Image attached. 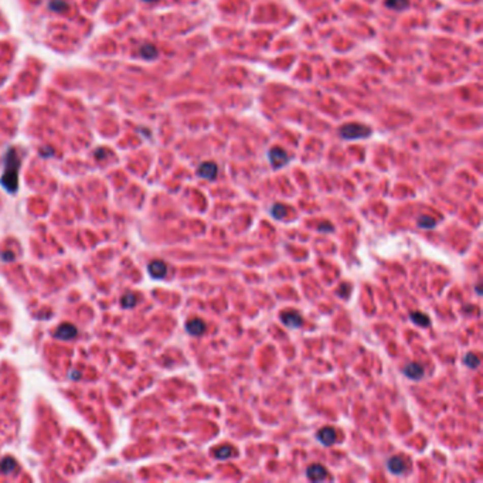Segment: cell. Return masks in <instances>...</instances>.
I'll use <instances>...</instances> for the list:
<instances>
[{"instance_id": "cell-1", "label": "cell", "mask_w": 483, "mask_h": 483, "mask_svg": "<svg viewBox=\"0 0 483 483\" xmlns=\"http://www.w3.org/2000/svg\"><path fill=\"white\" fill-rule=\"evenodd\" d=\"M21 160L16 147H9L5 155V172L0 177V185L9 193H16L19 187V170Z\"/></svg>"}, {"instance_id": "cell-2", "label": "cell", "mask_w": 483, "mask_h": 483, "mask_svg": "<svg viewBox=\"0 0 483 483\" xmlns=\"http://www.w3.org/2000/svg\"><path fill=\"white\" fill-rule=\"evenodd\" d=\"M371 135V129L361 124H346L340 128V136L347 140L366 139Z\"/></svg>"}, {"instance_id": "cell-3", "label": "cell", "mask_w": 483, "mask_h": 483, "mask_svg": "<svg viewBox=\"0 0 483 483\" xmlns=\"http://www.w3.org/2000/svg\"><path fill=\"white\" fill-rule=\"evenodd\" d=\"M268 159H269V163H271L274 169H279V167H284V166L288 165L289 156H288V153L285 152L284 149L272 147L268 152Z\"/></svg>"}, {"instance_id": "cell-4", "label": "cell", "mask_w": 483, "mask_h": 483, "mask_svg": "<svg viewBox=\"0 0 483 483\" xmlns=\"http://www.w3.org/2000/svg\"><path fill=\"white\" fill-rule=\"evenodd\" d=\"M281 322H282L285 326L291 327V329H299V327H302L304 319H302V316L299 315L298 312L291 311L284 312V313L281 315Z\"/></svg>"}, {"instance_id": "cell-5", "label": "cell", "mask_w": 483, "mask_h": 483, "mask_svg": "<svg viewBox=\"0 0 483 483\" xmlns=\"http://www.w3.org/2000/svg\"><path fill=\"white\" fill-rule=\"evenodd\" d=\"M217 173H219V167L213 162H204L197 169V174L201 179L205 180H214L217 177Z\"/></svg>"}, {"instance_id": "cell-6", "label": "cell", "mask_w": 483, "mask_h": 483, "mask_svg": "<svg viewBox=\"0 0 483 483\" xmlns=\"http://www.w3.org/2000/svg\"><path fill=\"white\" fill-rule=\"evenodd\" d=\"M306 476L312 482H322L327 477V470L324 469L322 465H311L308 469H306Z\"/></svg>"}, {"instance_id": "cell-7", "label": "cell", "mask_w": 483, "mask_h": 483, "mask_svg": "<svg viewBox=\"0 0 483 483\" xmlns=\"http://www.w3.org/2000/svg\"><path fill=\"white\" fill-rule=\"evenodd\" d=\"M403 373L405 374V377H408L410 380L418 381L424 377V367L419 363H410L404 367Z\"/></svg>"}, {"instance_id": "cell-8", "label": "cell", "mask_w": 483, "mask_h": 483, "mask_svg": "<svg viewBox=\"0 0 483 483\" xmlns=\"http://www.w3.org/2000/svg\"><path fill=\"white\" fill-rule=\"evenodd\" d=\"M147 271L150 274V277L155 279H163L167 274V266L163 261H152L149 266H147Z\"/></svg>"}, {"instance_id": "cell-9", "label": "cell", "mask_w": 483, "mask_h": 483, "mask_svg": "<svg viewBox=\"0 0 483 483\" xmlns=\"http://www.w3.org/2000/svg\"><path fill=\"white\" fill-rule=\"evenodd\" d=\"M77 336V327L71 323H63L55 330V338L60 340H70Z\"/></svg>"}, {"instance_id": "cell-10", "label": "cell", "mask_w": 483, "mask_h": 483, "mask_svg": "<svg viewBox=\"0 0 483 483\" xmlns=\"http://www.w3.org/2000/svg\"><path fill=\"white\" fill-rule=\"evenodd\" d=\"M316 438L323 446H331L335 443V441H336V432H335L333 428H322L318 432Z\"/></svg>"}, {"instance_id": "cell-11", "label": "cell", "mask_w": 483, "mask_h": 483, "mask_svg": "<svg viewBox=\"0 0 483 483\" xmlns=\"http://www.w3.org/2000/svg\"><path fill=\"white\" fill-rule=\"evenodd\" d=\"M186 330L192 336H201L205 330V324L201 319H192L186 323Z\"/></svg>"}, {"instance_id": "cell-12", "label": "cell", "mask_w": 483, "mask_h": 483, "mask_svg": "<svg viewBox=\"0 0 483 483\" xmlns=\"http://www.w3.org/2000/svg\"><path fill=\"white\" fill-rule=\"evenodd\" d=\"M387 468L394 475H401L405 470V462L401 457H393L387 462Z\"/></svg>"}, {"instance_id": "cell-13", "label": "cell", "mask_w": 483, "mask_h": 483, "mask_svg": "<svg viewBox=\"0 0 483 483\" xmlns=\"http://www.w3.org/2000/svg\"><path fill=\"white\" fill-rule=\"evenodd\" d=\"M410 319L411 322H414L418 326H422V327H427V326L431 324V319L427 315L421 313V312H412L410 315Z\"/></svg>"}, {"instance_id": "cell-14", "label": "cell", "mask_w": 483, "mask_h": 483, "mask_svg": "<svg viewBox=\"0 0 483 483\" xmlns=\"http://www.w3.org/2000/svg\"><path fill=\"white\" fill-rule=\"evenodd\" d=\"M269 213H271V216L275 220H284L286 217V214H288V207L281 204V203H277V204L272 205Z\"/></svg>"}, {"instance_id": "cell-15", "label": "cell", "mask_w": 483, "mask_h": 483, "mask_svg": "<svg viewBox=\"0 0 483 483\" xmlns=\"http://www.w3.org/2000/svg\"><path fill=\"white\" fill-rule=\"evenodd\" d=\"M139 53L146 60H152V58H156L158 50H156V47L152 46V44H143V46L140 47Z\"/></svg>"}, {"instance_id": "cell-16", "label": "cell", "mask_w": 483, "mask_h": 483, "mask_svg": "<svg viewBox=\"0 0 483 483\" xmlns=\"http://www.w3.org/2000/svg\"><path fill=\"white\" fill-rule=\"evenodd\" d=\"M417 225L424 230H432L437 225V220L432 219L430 216H421L417 221Z\"/></svg>"}, {"instance_id": "cell-17", "label": "cell", "mask_w": 483, "mask_h": 483, "mask_svg": "<svg viewBox=\"0 0 483 483\" xmlns=\"http://www.w3.org/2000/svg\"><path fill=\"white\" fill-rule=\"evenodd\" d=\"M231 455H232V448L230 446V445H223V446H219V448H216V449H214V457L217 458V459H221V461L228 459Z\"/></svg>"}, {"instance_id": "cell-18", "label": "cell", "mask_w": 483, "mask_h": 483, "mask_svg": "<svg viewBox=\"0 0 483 483\" xmlns=\"http://www.w3.org/2000/svg\"><path fill=\"white\" fill-rule=\"evenodd\" d=\"M16 469V461H14L13 458H5L2 463H0V472L2 473H10V472H13Z\"/></svg>"}, {"instance_id": "cell-19", "label": "cell", "mask_w": 483, "mask_h": 483, "mask_svg": "<svg viewBox=\"0 0 483 483\" xmlns=\"http://www.w3.org/2000/svg\"><path fill=\"white\" fill-rule=\"evenodd\" d=\"M463 364L466 366V367H469L472 370H475L479 367V364H480V360L477 357L475 353H468L465 358H463Z\"/></svg>"}, {"instance_id": "cell-20", "label": "cell", "mask_w": 483, "mask_h": 483, "mask_svg": "<svg viewBox=\"0 0 483 483\" xmlns=\"http://www.w3.org/2000/svg\"><path fill=\"white\" fill-rule=\"evenodd\" d=\"M385 6L394 10H404L410 6V0H385Z\"/></svg>"}, {"instance_id": "cell-21", "label": "cell", "mask_w": 483, "mask_h": 483, "mask_svg": "<svg viewBox=\"0 0 483 483\" xmlns=\"http://www.w3.org/2000/svg\"><path fill=\"white\" fill-rule=\"evenodd\" d=\"M120 302H122V306H124V308H133L135 305L138 304V299H136V295H135V293L129 292V293H126V295L122 296Z\"/></svg>"}, {"instance_id": "cell-22", "label": "cell", "mask_w": 483, "mask_h": 483, "mask_svg": "<svg viewBox=\"0 0 483 483\" xmlns=\"http://www.w3.org/2000/svg\"><path fill=\"white\" fill-rule=\"evenodd\" d=\"M50 9L54 10V12L61 13V12H64V10L68 9V5H67V2H64V0H51V2H50Z\"/></svg>"}, {"instance_id": "cell-23", "label": "cell", "mask_w": 483, "mask_h": 483, "mask_svg": "<svg viewBox=\"0 0 483 483\" xmlns=\"http://www.w3.org/2000/svg\"><path fill=\"white\" fill-rule=\"evenodd\" d=\"M2 259H3L5 262H10V261H13L14 259V254L12 251H5L2 254Z\"/></svg>"}, {"instance_id": "cell-24", "label": "cell", "mask_w": 483, "mask_h": 483, "mask_svg": "<svg viewBox=\"0 0 483 483\" xmlns=\"http://www.w3.org/2000/svg\"><path fill=\"white\" fill-rule=\"evenodd\" d=\"M319 231H333V227H331V225L322 224L319 225Z\"/></svg>"}, {"instance_id": "cell-25", "label": "cell", "mask_w": 483, "mask_h": 483, "mask_svg": "<svg viewBox=\"0 0 483 483\" xmlns=\"http://www.w3.org/2000/svg\"><path fill=\"white\" fill-rule=\"evenodd\" d=\"M476 292H477V295H480V285H477L476 286Z\"/></svg>"}, {"instance_id": "cell-26", "label": "cell", "mask_w": 483, "mask_h": 483, "mask_svg": "<svg viewBox=\"0 0 483 483\" xmlns=\"http://www.w3.org/2000/svg\"><path fill=\"white\" fill-rule=\"evenodd\" d=\"M143 2H147V3H153V2H156V0H143Z\"/></svg>"}]
</instances>
